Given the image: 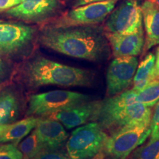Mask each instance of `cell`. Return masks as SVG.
<instances>
[{
    "instance_id": "obj_13",
    "label": "cell",
    "mask_w": 159,
    "mask_h": 159,
    "mask_svg": "<svg viewBox=\"0 0 159 159\" xmlns=\"http://www.w3.org/2000/svg\"><path fill=\"white\" fill-rule=\"evenodd\" d=\"M34 130L46 150H59L69 138L68 133L63 125L58 121L49 117L39 118Z\"/></svg>"
},
{
    "instance_id": "obj_3",
    "label": "cell",
    "mask_w": 159,
    "mask_h": 159,
    "mask_svg": "<svg viewBox=\"0 0 159 159\" xmlns=\"http://www.w3.org/2000/svg\"><path fill=\"white\" fill-rule=\"evenodd\" d=\"M108 137L97 122L86 123L67 139L66 153L71 159H94L102 153Z\"/></svg>"
},
{
    "instance_id": "obj_32",
    "label": "cell",
    "mask_w": 159,
    "mask_h": 159,
    "mask_svg": "<svg viewBox=\"0 0 159 159\" xmlns=\"http://www.w3.org/2000/svg\"><path fill=\"white\" fill-rule=\"evenodd\" d=\"M135 1H139V0H135Z\"/></svg>"
},
{
    "instance_id": "obj_6",
    "label": "cell",
    "mask_w": 159,
    "mask_h": 159,
    "mask_svg": "<svg viewBox=\"0 0 159 159\" xmlns=\"http://www.w3.org/2000/svg\"><path fill=\"white\" fill-rule=\"evenodd\" d=\"M118 0L88 4L71 8L59 18L53 26L74 27V26L99 25L103 22L115 8Z\"/></svg>"
},
{
    "instance_id": "obj_17",
    "label": "cell",
    "mask_w": 159,
    "mask_h": 159,
    "mask_svg": "<svg viewBox=\"0 0 159 159\" xmlns=\"http://www.w3.org/2000/svg\"><path fill=\"white\" fill-rule=\"evenodd\" d=\"M39 119L34 116H30L22 120L8 125L0 136V143L13 142L17 145L21 139L27 136L35 128Z\"/></svg>"
},
{
    "instance_id": "obj_11",
    "label": "cell",
    "mask_w": 159,
    "mask_h": 159,
    "mask_svg": "<svg viewBox=\"0 0 159 159\" xmlns=\"http://www.w3.org/2000/svg\"><path fill=\"white\" fill-rule=\"evenodd\" d=\"M35 29L19 23L0 22V50L13 53L24 48L33 40Z\"/></svg>"
},
{
    "instance_id": "obj_18",
    "label": "cell",
    "mask_w": 159,
    "mask_h": 159,
    "mask_svg": "<svg viewBox=\"0 0 159 159\" xmlns=\"http://www.w3.org/2000/svg\"><path fill=\"white\" fill-rule=\"evenodd\" d=\"M155 60V55L150 52L138 65L133 80L134 87L132 89L138 92L144 89L150 82L156 80L154 75Z\"/></svg>"
},
{
    "instance_id": "obj_19",
    "label": "cell",
    "mask_w": 159,
    "mask_h": 159,
    "mask_svg": "<svg viewBox=\"0 0 159 159\" xmlns=\"http://www.w3.org/2000/svg\"><path fill=\"white\" fill-rule=\"evenodd\" d=\"M19 108L16 97L11 93L0 94V125L11 124L16 118Z\"/></svg>"
},
{
    "instance_id": "obj_2",
    "label": "cell",
    "mask_w": 159,
    "mask_h": 159,
    "mask_svg": "<svg viewBox=\"0 0 159 159\" xmlns=\"http://www.w3.org/2000/svg\"><path fill=\"white\" fill-rule=\"evenodd\" d=\"M26 77L34 86H90L94 75L89 70L55 62L45 57L33 59L27 66Z\"/></svg>"
},
{
    "instance_id": "obj_8",
    "label": "cell",
    "mask_w": 159,
    "mask_h": 159,
    "mask_svg": "<svg viewBox=\"0 0 159 159\" xmlns=\"http://www.w3.org/2000/svg\"><path fill=\"white\" fill-rule=\"evenodd\" d=\"M62 8L60 0H22L5 15L27 22L39 23L54 17Z\"/></svg>"
},
{
    "instance_id": "obj_31",
    "label": "cell",
    "mask_w": 159,
    "mask_h": 159,
    "mask_svg": "<svg viewBox=\"0 0 159 159\" xmlns=\"http://www.w3.org/2000/svg\"><path fill=\"white\" fill-rule=\"evenodd\" d=\"M149 1L152 2L154 3L157 7H159V0H149Z\"/></svg>"
},
{
    "instance_id": "obj_9",
    "label": "cell",
    "mask_w": 159,
    "mask_h": 159,
    "mask_svg": "<svg viewBox=\"0 0 159 159\" xmlns=\"http://www.w3.org/2000/svg\"><path fill=\"white\" fill-rule=\"evenodd\" d=\"M138 64L136 56L115 57L111 61L106 75L107 93L109 96L120 94L130 86Z\"/></svg>"
},
{
    "instance_id": "obj_25",
    "label": "cell",
    "mask_w": 159,
    "mask_h": 159,
    "mask_svg": "<svg viewBox=\"0 0 159 159\" xmlns=\"http://www.w3.org/2000/svg\"><path fill=\"white\" fill-rule=\"evenodd\" d=\"M30 159H71L67 153L59 150H44Z\"/></svg>"
},
{
    "instance_id": "obj_26",
    "label": "cell",
    "mask_w": 159,
    "mask_h": 159,
    "mask_svg": "<svg viewBox=\"0 0 159 159\" xmlns=\"http://www.w3.org/2000/svg\"><path fill=\"white\" fill-rule=\"evenodd\" d=\"M110 1V0H65L66 4L70 7L71 8H75V7H79L88 4L94 3V2H100Z\"/></svg>"
},
{
    "instance_id": "obj_5",
    "label": "cell",
    "mask_w": 159,
    "mask_h": 159,
    "mask_svg": "<svg viewBox=\"0 0 159 159\" xmlns=\"http://www.w3.org/2000/svg\"><path fill=\"white\" fill-rule=\"evenodd\" d=\"M150 125L118 129L108 137L102 154L106 159H127L150 137Z\"/></svg>"
},
{
    "instance_id": "obj_22",
    "label": "cell",
    "mask_w": 159,
    "mask_h": 159,
    "mask_svg": "<svg viewBox=\"0 0 159 159\" xmlns=\"http://www.w3.org/2000/svg\"><path fill=\"white\" fill-rule=\"evenodd\" d=\"M127 159H159V139L139 146Z\"/></svg>"
},
{
    "instance_id": "obj_15",
    "label": "cell",
    "mask_w": 159,
    "mask_h": 159,
    "mask_svg": "<svg viewBox=\"0 0 159 159\" xmlns=\"http://www.w3.org/2000/svg\"><path fill=\"white\" fill-rule=\"evenodd\" d=\"M141 8L146 33L143 49L148 51L159 44V7L152 2L146 0L141 5Z\"/></svg>"
},
{
    "instance_id": "obj_20",
    "label": "cell",
    "mask_w": 159,
    "mask_h": 159,
    "mask_svg": "<svg viewBox=\"0 0 159 159\" xmlns=\"http://www.w3.org/2000/svg\"><path fill=\"white\" fill-rule=\"evenodd\" d=\"M18 148L22 153L23 159H30L46 150L35 130L24 139Z\"/></svg>"
},
{
    "instance_id": "obj_7",
    "label": "cell",
    "mask_w": 159,
    "mask_h": 159,
    "mask_svg": "<svg viewBox=\"0 0 159 159\" xmlns=\"http://www.w3.org/2000/svg\"><path fill=\"white\" fill-rule=\"evenodd\" d=\"M143 29L141 5L138 1L124 0L106 18L105 33L131 34Z\"/></svg>"
},
{
    "instance_id": "obj_24",
    "label": "cell",
    "mask_w": 159,
    "mask_h": 159,
    "mask_svg": "<svg viewBox=\"0 0 159 159\" xmlns=\"http://www.w3.org/2000/svg\"><path fill=\"white\" fill-rule=\"evenodd\" d=\"M150 122L151 134L149 142H153L159 139V101L156 103Z\"/></svg>"
},
{
    "instance_id": "obj_33",
    "label": "cell",
    "mask_w": 159,
    "mask_h": 159,
    "mask_svg": "<svg viewBox=\"0 0 159 159\" xmlns=\"http://www.w3.org/2000/svg\"><path fill=\"white\" fill-rule=\"evenodd\" d=\"M0 22H1V20H0Z\"/></svg>"
},
{
    "instance_id": "obj_14",
    "label": "cell",
    "mask_w": 159,
    "mask_h": 159,
    "mask_svg": "<svg viewBox=\"0 0 159 159\" xmlns=\"http://www.w3.org/2000/svg\"><path fill=\"white\" fill-rule=\"evenodd\" d=\"M105 35L115 57L136 56L144 48L143 29L131 34L105 33Z\"/></svg>"
},
{
    "instance_id": "obj_23",
    "label": "cell",
    "mask_w": 159,
    "mask_h": 159,
    "mask_svg": "<svg viewBox=\"0 0 159 159\" xmlns=\"http://www.w3.org/2000/svg\"><path fill=\"white\" fill-rule=\"evenodd\" d=\"M0 159H23L22 153L14 144H0Z\"/></svg>"
},
{
    "instance_id": "obj_30",
    "label": "cell",
    "mask_w": 159,
    "mask_h": 159,
    "mask_svg": "<svg viewBox=\"0 0 159 159\" xmlns=\"http://www.w3.org/2000/svg\"><path fill=\"white\" fill-rule=\"evenodd\" d=\"M7 125H0V136L2 134V133L4 132V130H5V128H7Z\"/></svg>"
},
{
    "instance_id": "obj_27",
    "label": "cell",
    "mask_w": 159,
    "mask_h": 159,
    "mask_svg": "<svg viewBox=\"0 0 159 159\" xmlns=\"http://www.w3.org/2000/svg\"><path fill=\"white\" fill-rule=\"evenodd\" d=\"M22 2V0H0V11H7L15 7Z\"/></svg>"
},
{
    "instance_id": "obj_16",
    "label": "cell",
    "mask_w": 159,
    "mask_h": 159,
    "mask_svg": "<svg viewBox=\"0 0 159 159\" xmlns=\"http://www.w3.org/2000/svg\"><path fill=\"white\" fill-rule=\"evenodd\" d=\"M137 91L134 89L122 91L116 96H113L101 102L100 108L97 116V122L99 123L111 115L115 114L121 109L134 104L137 102Z\"/></svg>"
},
{
    "instance_id": "obj_29",
    "label": "cell",
    "mask_w": 159,
    "mask_h": 159,
    "mask_svg": "<svg viewBox=\"0 0 159 159\" xmlns=\"http://www.w3.org/2000/svg\"><path fill=\"white\" fill-rule=\"evenodd\" d=\"M4 75V63L2 62L1 57H0V79Z\"/></svg>"
},
{
    "instance_id": "obj_28",
    "label": "cell",
    "mask_w": 159,
    "mask_h": 159,
    "mask_svg": "<svg viewBox=\"0 0 159 159\" xmlns=\"http://www.w3.org/2000/svg\"><path fill=\"white\" fill-rule=\"evenodd\" d=\"M155 67H154V75L156 80L159 79V47L156 50V54L155 55Z\"/></svg>"
},
{
    "instance_id": "obj_4",
    "label": "cell",
    "mask_w": 159,
    "mask_h": 159,
    "mask_svg": "<svg viewBox=\"0 0 159 159\" xmlns=\"http://www.w3.org/2000/svg\"><path fill=\"white\" fill-rule=\"evenodd\" d=\"M89 95L70 91L57 90L32 95L28 116L48 117L51 115L90 101Z\"/></svg>"
},
{
    "instance_id": "obj_12",
    "label": "cell",
    "mask_w": 159,
    "mask_h": 159,
    "mask_svg": "<svg viewBox=\"0 0 159 159\" xmlns=\"http://www.w3.org/2000/svg\"><path fill=\"white\" fill-rule=\"evenodd\" d=\"M102 101H89L73 108L58 111L48 116L58 121L67 129H71L91 122H97Z\"/></svg>"
},
{
    "instance_id": "obj_21",
    "label": "cell",
    "mask_w": 159,
    "mask_h": 159,
    "mask_svg": "<svg viewBox=\"0 0 159 159\" xmlns=\"http://www.w3.org/2000/svg\"><path fill=\"white\" fill-rule=\"evenodd\" d=\"M137 102L145 106H154L159 101V79L150 82L142 91L137 92Z\"/></svg>"
},
{
    "instance_id": "obj_10",
    "label": "cell",
    "mask_w": 159,
    "mask_h": 159,
    "mask_svg": "<svg viewBox=\"0 0 159 159\" xmlns=\"http://www.w3.org/2000/svg\"><path fill=\"white\" fill-rule=\"evenodd\" d=\"M152 109L139 102L130 105L121 109L98 124L102 129L131 128L137 126H150Z\"/></svg>"
},
{
    "instance_id": "obj_1",
    "label": "cell",
    "mask_w": 159,
    "mask_h": 159,
    "mask_svg": "<svg viewBox=\"0 0 159 159\" xmlns=\"http://www.w3.org/2000/svg\"><path fill=\"white\" fill-rule=\"evenodd\" d=\"M40 43L61 54L93 62L108 58L111 47L104 28L99 25L45 27Z\"/></svg>"
}]
</instances>
